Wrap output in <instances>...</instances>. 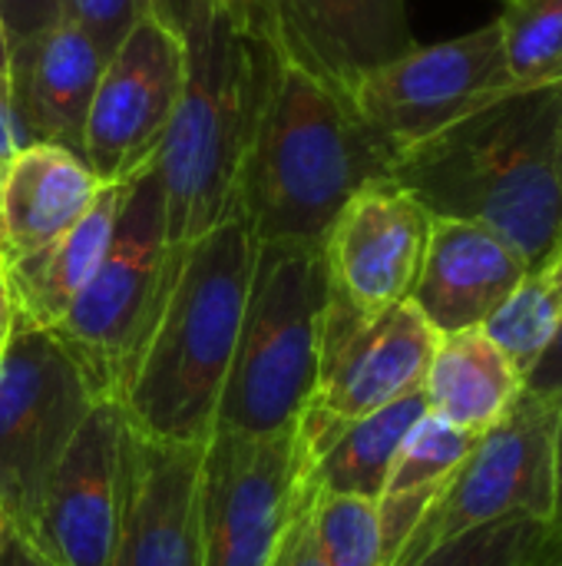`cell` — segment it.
I'll use <instances>...</instances> for the list:
<instances>
[{"instance_id": "6da1fadb", "label": "cell", "mask_w": 562, "mask_h": 566, "mask_svg": "<svg viewBox=\"0 0 562 566\" xmlns=\"http://www.w3.org/2000/svg\"><path fill=\"white\" fill-rule=\"evenodd\" d=\"M182 46L185 86L156 156L172 249L192 245L235 216L278 70L258 0H225Z\"/></svg>"}, {"instance_id": "7a4b0ae2", "label": "cell", "mask_w": 562, "mask_h": 566, "mask_svg": "<svg viewBox=\"0 0 562 566\" xmlns=\"http://www.w3.org/2000/svg\"><path fill=\"white\" fill-rule=\"evenodd\" d=\"M562 86L517 90L404 153L391 172L431 216L477 222L527 265L562 242Z\"/></svg>"}, {"instance_id": "3957f363", "label": "cell", "mask_w": 562, "mask_h": 566, "mask_svg": "<svg viewBox=\"0 0 562 566\" xmlns=\"http://www.w3.org/2000/svg\"><path fill=\"white\" fill-rule=\"evenodd\" d=\"M394 172V153L351 99L278 60L235 216L255 245L321 249L348 199Z\"/></svg>"}, {"instance_id": "277c9868", "label": "cell", "mask_w": 562, "mask_h": 566, "mask_svg": "<svg viewBox=\"0 0 562 566\" xmlns=\"http://www.w3.org/2000/svg\"><path fill=\"white\" fill-rule=\"evenodd\" d=\"M255 249L238 216L182 249L159 325L119 401L142 438L169 444H205L212 438Z\"/></svg>"}, {"instance_id": "5b68a950", "label": "cell", "mask_w": 562, "mask_h": 566, "mask_svg": "<svg viewBox=\"0 0 562 566\" xmlns=\"http://www.w3.org/2000/svg\"><path fill=\"white\" fill-rule=\"evenodd\" d=\"M328 272L321 249L258 245L215 431L282 434L315 398Z\"/></svg>"}, {"instance_id": "8992f818", "label": "cell", "mask_w": 562, "mask_h": 566, "mask_svg": "<svg viewBox=\"0 0 562 566\" xmlns=\"http://www.w3.org/2000/svg\"><path fill=\"white\" fill-rule=\"evenodd\" d=\"M179 255L182 249L166 239V202L152 163L126 186L99 272L50 332L99 401H123L166 308Z\"/></svg>"}, {"instance_id": "52a82bcc", "label": "cell", "mask_w": 562, "mask_h": 566, "mask_svg": "<svg viewBox=\"0 0 562 566\" xmlns=\"http://www.w3.org/2000/svg\"><path fill=\"white\" fill-rule=\"evenodd\" d=\"M96 401L63 345L17 322L0 358V511L13 534L30 537L46 481Z\"/></svg>"}, {"instance_id": "ba28073f", "label": "cell", "mask_w": 562, "mask_h": 566, "mask_svg": "<svg viewBox=\"0 0 562 566\" xmlns=\"http://www.w3.org/2000/svg\"><path fill=\"white\" fill-rule=\"evenodd\" d=\"M560 401L562 395L537 398L523 391L444 481L391 566L421 564L454 537L513 514L550 524Z\"/></svg>"}, {"instance_id": "9c48e42d", "label": "cell", "mask_w": 562, "mask_h": 566, "mask_svg": "<svg viewBox=\"0 0 562 566\" xmlns=\"http://www.w3.org/2000/svg\"><path fill=\"white\" fill-rule=\"evenodd\" d=\"M517 93L500 23L464 36L414 46L411 53L368 73L351 103L378 139L394 153V166L414 146L441 136L484 106Z\"/></svg>"}, {"instance_id": "30bf717a", "label": "cell", "mask_w": 562, "mask_h": 566, "mask_svg": "<svg viewBox=\"0 0 562 566\" xmlns=\"http://www.w3.org/2000/svg\"><path fill=\"white\" fill-rule=\"evenodd\" d=\"M305 494L295 428L225 434L202 444L199 541L202 566H265Z\"/></svg>"}, {"instance_id": "8fae6325", "label": "cell", "mask_w": 562, "mask_h": 566, "mask_svg": "<svg viewBox=\"0 0 562 566\" xmlns=\"http://www.w3.org/2000/svg\"><path fill=\"white\" fill-rule=\"evenodd\" d=\"M185 86V46L152 17L106 60L83 129V159L99 182H129L159 156Z\"/></svg>"}, {"instance_id": "7c38bea8", "label": "cell", "mask_w": 562, "mask_h": 566, "mask_svg": "<svg viewBox=\"0 0 562 566\" xmlns=\"http://www.w3.org/2000/svg\"><path fill=\"white\" fill-rule=\"evenodd\" d=\"M437 342L414 302L361 315L328 292L311 405L335 418L374 415L424 388Z\"/></svg>"}, {"instance_id": "4fadbf2b", "label": "cell", "mask_w": 562, "mask_h": 566, "mask_svg": "<svg viewBox=\"0 0 562 566\" xmlns=\"http://www.w3.org/2000/svg\"><path fill=\"white\" fill-rule=\"evenodd\" d=\"M129 421L116 401H96L46 481L30 544L53 566H109L126 484Z\"/></svg>"}, {"instance_id": "5bb4252c", "label": "cell", "mask_w": 562, "mask_h": 566, "mask_svg": "<svg viewBox=\"0 0 562 566\" xmlns=\"http://www.w3.org/2000/svg\"><path fill=\"white\" fill-rule=\"evenodd\" d=\"M431 219L391 176L358 189L321 242L328 292L361 315L411 302L427 255Z\"/></svg>"}, {"instance_id": "9a60e30c", "label": "cell", "mask_w": 562, "mask_h": 566, "mask_svg": "<svg viewBox=\"0 0 562 566\" xmlns=\"http://www.w3.org/2000/svg\"><path fill=\"white\" fill-rule=\"evenodd\" d=\"M278 60L351 99L378 66L417 46L411 0H258Z\"/></svg>"}, {"instance_id": "2e32d148", "label": "cell", "mask_w": 562, "mask_h": 566, "mask_svg": "<svg viewBox=\"0 0 562 566\" xmlns=\"http://www.w3.org/2000/svg\"><path fill=\"white\" fill-rule=\"evenodd\" d=\"M199 461L202 444L149 441L129 424L123 521L109 566H202Z\"/></svg>"}, {"instance_id": "e0dca14e", "label": "cell", "mask_w": 562, "mask_h": 566, "mask_svg": "<svg viewBox=\"0 0 562 566\" xmlns=\"http://www.w3.org/2000/svg\"><path fill=\"white\" fill-rule=\"evenodd\" d=\"M103 66L99 46L70 20L13 46L7 103L17 149L53 143L83 159V129Z\"/></svg>"}, {"instance_id": "ac0fdd59", "label": "cell", "mask_w": 562, "mask_h": 566, "mask_svg": "<svg viewBox=\"0 0 562 566\" xmlns=\"http://www.w3.org/2000/svg\"><path fill=\"white\" fill-rule=\"evenodd\" d=\"M527 269L520 252L497 232L434 216L411 302L441 338L460 335L484 328L513 295Z\"/></svg>"}, {"instance_id": "d6986e66", "label": "cell", "mask_w": 562, "mask_h": 566, "mask_svg": "<svg viewBox=\"0 0 562 566\" xmlns=\"http://www.w3.org/2000/svg\"><path fill=\"white\" fill-rule=\"evenodd\" d=\"M427 411L424 388L364 418H335L308 405L295 424L301 481L318 494L381 501L407 431Z\"/></svg>"}, {"instance_id": "ffe728a7", "label": "cell", "mask_w": 562, "mask_h": 566, "mask_svg": "<svg viewBox=\"0 0 562 566\" xmlns=\"http://www.w3.org/2000/svg\"><path fill=\"white\" fill-rule=\"evenodd\" d=\"M99 189L103 182L76 153L53 143L20 146L3 166L0 265L26 259L66 235Z\"/></svg>"}, {"instance_id": "44dd1931", "label": "cell", "mask_w": 562, "mask_h": 566, "mask_svg": "<svg viewBox=\"0 0 562 566\" xmlns=\"http://www.w3.org/2000/svg\"><path fill=\"white\" fill-rule=\"evenodd\" d=\"M129 182H103L86 216L66 235L26 259L0 265L17 305V322L40 332H53L60 325L109 252Z\"/></svg>"}, {"instance_id": "7402d4cb", "label": "cell", "mask_w": 562, "mask_h": 566, "mask_svg": "<svg viewBox=\"0 0 562 566\" xmlns=\"http://www.w3.org/2000/svg\"><path fill=\"white\" fill-rule=\"evenodd\" d=\"M424 395L434 415L480 438L520 401L523 375L484 328H470L437 342Z\"/></svg>"}, {"instance_id": "603a6c76", "label": "cell", "mask_w": 562, "mask_h": 566, "mask_svg": "<svg viewBox=\"0 0 562 566\" xmlns=\"http://www.w3.org/2000/svg\"><path fill=\"white\" fill-rule=\"evenodd\" d=\"M562 318V242L537 265L527 269L513 295L484 325V332L507 352L520 375L537 361Z\"/></svg>"}, {"instance_id": "cb8c5ba5", "label": "cell", "mask_w": 562, "mask_h": 566, "mask_svg": "<svg viewBox=\"0 0 562 566\" xmlns=\"http://www.w3.org/2000/svg\"><path fill=\"white\" fill-rule=\"evenodd\" d=\"M497 23L517 90L562 86V0H500Z\"/></svg>"}, {"instance_id": "d4e9b609", "label": "cell", "mask_w": 562, "mask_h": 566, "mask_svg": "<svg viewBox=\"0 0 562 566\" xmlns=\"http://www.w3.org/2000/svg\"><path fill=\"white\" fill-rule=\"evenodd\" d=\"M480 438L470 431L454 428L441 415L427 411L404 438L394 468L388 474L381 497H401V494H437L444 481L467 461Z\"/></svg>"}, {"instance_id": "484cf974", "label": "cell", "mask_w": 562, "mask_h": 566, "mask_svg": "<svg viewBox=\"0 0 562 566\" xmlns=\"http://www.w3.org/2000/svg\"><path fill=\"white\" fill-rule=\"evenodd\" d=\"M311 527L328 566H384L378 501L315 491Z\"/></svg>"}, {"instance_id": "4316f807", "label": "cell", "mask_w": 562, "mask_h": 566, "mask_svg": "<svg viewBox=\"0 0 562 566\" xmlns=\"http://www.w3.org/2000/svg\"><path fill=\"white\" fill-rule=\"evenodd\" d=\"M547 531L550 524L513 514L454 537L414 566H523Z\"/></svg>"}, {"instance_id": "83f0119b", "label": "cell", "mask_w": 562, "mask_h": 566, "mask_svg": "<svg viewBox=\"0 0 562 566\" xmlns=\"http://www.w3.org/2000/svg\"><path fill=\"white\" fill-rule=\"evenodd\" d=\"M149 17V0H63V20L76 23L99 46L103 60L132 33L139 20Z\"/></svg>"}, {"instance_id": "f1b7e54d", "label": "cell", "mask_w": 562, "mask_h": 566, "mask_svg": "<svg viewBox=\"0 0 562 566\" xmlns=\"http://www.w3.org/2000/svg\"><path fill=\"white\" fill-rule=\"evenodd\" d=\"M311 497H315V491L305 484L301 504L291 514L285 534L278 537V544H275V551H272L265 566H328L321 547H318L315 527H311Z\"/></svg>"}, {"instance_id": "f546056e", "label": "cell", "mask_w": 562, "mask_h": 566, "mask_svg": "<svg viewBox=\"0 0 562 566\" xmlns=\"http://www.w3.org/2000/svg\"><path fill=\"white\" fill-rule=\"evenodd\" d=\"M0 20L7 33V46H20L23 40L50 30L63 20V0H0Z\"/></svg>"}, {"instance_id": "4dcf8cb0", "label": "cell", "mask_w": 562, "mask_h": 566, "mask_svg": "<svg viewBox=\"0 0 562 566\" xmlns=\"http://www.w3.org/2000/svg\"><path fill=\"white\" fill-rule=\"evenodd\" d=\"M222 3L225 0H149V17L185 43L205 23V17Z\"/></svg>"}, {"instance_id": "1f68e13d", "label": "cell", "mask_w": 562, "mask_h": 566, "mask_svg": "<svg viewBox=\"0 0 562 566\" xmlns=\"http://www.w3.org/2000/svg\"><path fill=\"white\" fill-rule=\"evenodd\" d=\"M523 391L537 398H556L562 395V318L553 328L550 342L537 355V361L523 375Z\"/></svg>"}, {"instance_id": "d6a6232c", "label": "cell", "mask_w": 562, "mask_h": 566, "mask_svg": "<svg viewBox=\"0 0 562 566\" xmlns=\"http://www.w3.org/2000/svg\"><path fill=\"white\" fill-rule=\"evenodd\" d=\"M0 566H53L26 537L20 534H7L3 541V551H0Z\"/></svg>"}, {"instance_id": "836d02e7", "label": "cell", "mask_w": 562, "mask_h": 566, "mask_svg": "<svg viewBox=\"0 0 562 566\" xmlns=\"http://www.w3.org/2000/svg\"><path fill=\"white\" fill-rule=\"evenodd\" d=\"M550 531H562V401L556 418V444H553V517Z\"/></svg>"}, {"instance_id": "e575fe53", "label": "cell", "mask_w": 562, "mask_h": 566, "mask_svg": "<svg viewBox=\"0 0 562 566\" xmlns=\"http://www.w3.org/2000/svg\"><path fill=\"white\" fill-rule=\"evenodd\" d=\"M13 328H17V305H13V295H10L7 279L0 272V358H3V352H7V345L13 338Z\"/></svg>"}, {"instance_id": "d590c367", "label": "cell", "mask_w": 562, "mask_h": 566, "mask_svg": "<svg viewBox=\"0 0 562 566\" xmlns=\"http://www.w3.org/2000/svg\"><path fill=\"white\" fill-rule=\"evenodd\" d=\"M523 566H562V531H547Z\"/></svg>"}, {"instance_id": "8d00e7d4", "label": "cell", "mask_w": 562, "mask_h": 566, "mask_svg": "<svg viewBox=\"0 0 562 566\" xmlns=\"http://www.w3.org/2000/svg\"><path fill=\"white\" fill-rule=\"evenodd\" d=\"M17 153V136H13V123H10V109L0 99V159H10Z\"/></svg>"}, {"instance_id": "74e56055", "label": "cell", "mask_w": 562, "mask_h": 566, "mask_svg": "<svg viewBox=\"0 0 562 566\" xmlns=\"http://www.w3.org/2000/svg\"><path fill=\"white\" fill-rule=\"evenodd\" d=\"M7 80H10V46H7V33H3V20H0V99L7 103ZM10 109V103H7Z\"/></svg>"}, {"instance_id": "f35d334b", "label": "cell", "mask_w": 562, "mask_h": 566, "mask_svg": "<svg viewBox=\"0 0 562 566\" xmlns=\"http://www.w3.org/2000/svg\"><path fill=\"white\" fill-rule=\"evenodd\" d=\"M7 534H10V527H7V521H3V511H0V551H3V541H7Z\"/></svg>"}, {"instance_id": "ab89813d", "label": "cell", "mask_w": 562, "mask_h": 566, "mask_svg": "<svg viewBox=\"0 0 562 566\" xmlns=\"http://www.w3.org/2000/svg\"><path fill=\"white\" fill-rule=\"evenodd\" d=\"M3 166H7V159H0V189H3Z\"/></svg>"}, {"instance_id": "60d3db41", "label": "cell", "mask_w": 562, "mask_h": 566, "mask_svg": "<svg viewBox=\"0 0 562 566\" xmlns=\"http://www.w3.org/2000/svg\"><path fill=\"white\" fill-rule=\"evenodd\" d=\"M560 169H562V129H560Z\"/></svg>"}]
</instances>
